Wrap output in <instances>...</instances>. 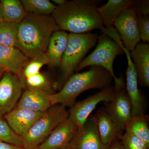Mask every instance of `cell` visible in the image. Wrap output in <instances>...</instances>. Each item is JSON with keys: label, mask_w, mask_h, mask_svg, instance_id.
Instances as JSON below:
<instances>
[{"label": "cell", "mask_w": 149, "mask_h": 149, "mask_svg": "<svg viewBox=\"0 0 149 149\" xmlns=\"http://www.w3.org/2000/svg\"><path fill=\"white\" fill-rule=\"evenodd\" d=\"M43 113L15 107L5 115L4 118L12 129L22 138Z\"/></svg>", "instance_id": "obj_13"}, {"label": "cell", "mask_w": 149, "mask_h": 149, "mask_svg": "<svg viewBox=\"0 0 149 149\" xmlns=\"http://www.w3.org/2000/svg\"><path fill=\"white\" fill-rule=\"evenodd\" d=\"M137 16L136 10L133 5L131 6L119 14L113 25L120 36L123 46L130 52L141 42Z\"/></svg>", "instance_id": "obj_8"}, {"label": "cell", "mask_w": 149, "mask_h": 149, "mask_svg": "<svg viewBox=\"0 0 149 149\" xmlns=\"http://www.w3.org/2000/svg\"><path fill=\"white\" fill-rule=\"evenodd\" d=\"M40 149V148H34V149Z\"/></svg>", "instance_id": "obj_37"}, {"label": "cell", "mask_w": 149, "mask_h": 149, "mask_svg": "<svg viewBox=\"0 0 149 149\" xmlns=\"http://www.w3.org/2000/svg\"><path fill=\"white\" fill-rule=\"evenodd\" d=\"M65 107L57 104L52 106L44 112L22 137L23 148H35L43 143L53 130L69 116V112Z\"/></svg>", "instance_id": "obj_5"}, {"label": "cell", "mask_w": 149, "mask_h": 149, "mask_svg": "<svg viewBox=\"0 0 149 149\" xmlns=\"http://www.w3.org/2000/svg\"><path fill=\"white\" fill-rule=\"evenodd\" d=\"M148 116L144 114L133 115L125 128V133L139 137L149 145Z\"/></svg>", "instance_id": "obj_21"}, {"label": "cell", "mask_w": 149, "mask_h": 149, "mask_svg": "<svg viewBox=\"0 0 149 149\" xmlns=\"http://www.w3.org/2000/svg\"><path fill=\"white\" fill-rule=\"evenodd\" d=\"M6 71V70L1 65H0V77Z\"/></svg>", "instance_id": "obj_35"}, {"label": "cell", "mask_w": 149, "mask_h": 149, "mask_svg": "<svg viewBox=\"0 0 149 149\" xmlns=\"http://www.w3.org/2000/svg\"><path fill=\"white\" fill-rule=\"evenodd\" d=\"M50 95L45 91L27 89L22 95L16 107L37 112H45L52 106Z\"/></svg>", "instance_id": "obj_16"}, {"label": "cell", "mask_w": 149, "mask_h": 149, "mask_svg": "<svg viewBox=\"0 0 149 149\" xmlns=\"http://www.w3.org/2000/svg\"><path fill=\"white\" fill-rule=\"evenodd\" d=\"M24 85L16 74L6 71L0 80V116L15 107L21 97Z\"/></svg>", "instance_id": "obj_9"}, {"label": "cell", "mask_w": 149, "mask_h": 149, "mask_svg": "<svg viewBox=\"0 0 149 149\" xmlns=\"http://www.w3.org/2000/svg\"><path fill=\"white\" fill-rule=\"evenodd\" d=\"M110 149H123L122 145L118 143L117 141H115L111 145Z\"/></svg>", "instance_id": "obj_32"}, {"label": "cell", "mask_w": 149, "mask_h": 149, "mask_svg": "<svg viewBox=\"0 0 149 149\" xmlns=\"http://www.w3.org/2000/svg\"><path fill=\"white\" fill-rule=\"evenodd\" d=\"M29 59L18 48L0 45V65L19 76Z\"/></svg>", "instance_id": "obj_15"}, {"label": "cell", "mask_w": 149, "mask_h": 149, "mask_svg": "<svg viewBox=\"0 0 149 149\" xmlns=\"http://www.w3.org/2000/svg\"><path fill=\"white\" fill-rule=\"evenodd\" d=\"M133 6L136 10L137 16L149 15L148 0H136Z\"/></svg>", "instance_id": "obj_30"}, {"label": "cell", "mask_w": 149, "mask_h": 149, "mask_svg": "<svg viewBox=\"0 0 149 149\" xmlns=\"http://www.w3.org/2000/svg\"><path fill=\"white\" fill-rule=\"evenodd\" d=\"M18 24L3 21L0 23V45L17 48Z\"/></svg>", "instance_id": "obj_24"}, {"label": "cell", "mask_w": 149, "mask_h": 149, "mask_svg": "<svg viewBox=\"0 0 149 149\" xmlns=\"http://www.w3.org/2000/svg\"><path fill=\"white\" fill-rule=\"evenodd\" d=\"M62 149H73L72 148V146H71L70 145L66 147V148H63Z\"/></svg>", "instance_id": "obj_36"}, {"label": "cell", "mask_w": 149, "mask_h": 149, "mask_svg": "<svg viewBox=\"0 0 149 149\" xmlns=\"http://www.w3.org/2000/svg\"><path fill=\"white\" fill-rule=\"evenodd\" d=\"M58 30L52 16L27 14L18 24L17 48L29 59L45 52L51 36Z\"/></svg>", "instance_id": "obj_2"}, {"label": "cell", "mask_w": 149, "mask_h": 149, "mask_svg": "<svg viewBox=\"0 0 149 149\" xmlns=\"http://www.w3.org/2000/svg\"><path fill=\"white\" fill-rule=\"evenodd\" d=\"M0 149H24L22 147L0 142Z\"/></svg>", "instance_id": "obj_31"}, {"label": "cell", "mask_w": 149, "mask_h": 149, "mask_svg": "<svg viewBox=\"0 0 149 149\" xmlns=\"http://www.w3.org/2000/svg\"><path fill=\"white\" fill-rule=\"evenodd\" d=\"M3 19L2 10L1 5V1H0V23L3 21Z\"/></svg>", "instance_id": "obj_34"}, {"label": "cell", "mask_w": 149, "mask_h": 149, "mask_svg": "<svg viewBox=\"0 0 149 149\" xmlns=\"http://www.w3.org/2000/svg\"><path fill=\"white\" fill-rule=\"evenodd\" d=\"M130 56L137 72L139 83L143 87L149 86V45L140 42L133 50Z\"/></svg>", "instance_id": "obj_17"}, {"label": "cell", "mask_w": 149, "mask_h": 149, "mask_svg": "<svg viewBox=\"0 0 149 149\" xmlns=\"http://www.w3.org/2000/svg\"><path fill=\"white\" fill-rule=\"evenodd\" d=\"M4 21L19 24L27 15V13L20 1H1Z\"/></svg>", "instance_id": "obj_22"}, {"label": "cell", "mask_w": 149, "mask_h": 149, "mask_svg": "<svg viewBox=\"0 0 149 149\" xmlns=\"http://www.w3.org/2000/svg\"><path fill=\"white\" fill-rule=\"evenodd\" d=\"M137 22L141 40L149 42V15L137 16Z\"/></svg>", "instance_id": "obj_29"}, {"label": "cell", "mask_w": 149, "mask_h": 149, "mask_svg": "<svg viewBox=\"0 0 149 149\" xmlns=\"http://www.w3.org/2000/svg\"><path fill=\"white\" fill-rule=\"evenodd\" d=\"M0 142L22 148L21 137L12 129L2 116H0Z\"/></svg>", "instance_id": "obj_27"}, {"label": "cell", "mask_w": 149, "mask_h": 149, "mask_svg": "<svg viewBox=\"0 0 149 149\" xmlns=\"http://www.w3.org/2000/svg\"><path fill=\"white\" fill-rule=\"evenodd\" d=\"M123 49L128 61L125 87L132 102L133 115L144 114L143 100L138 88V76L136 68L131 59L130 51L124 46Z\"/></svg>", "instance_id": "obj_14"}, {"label": "cell", "mask_w": 149, "mask_h": 149, "mask_svg": "<svg viewBox=\"0 0 149 149\" xmlns=\"http://www.w3.org/2000/svg\"><path fill=\"white\" fill-rule=\"evenodd\" d=\"M24 87L27 89L45 91L52 94L53 87L52 82L45 74L39 72L24 80Z\"/></svg>", "instance_id": "obj_26"}, {"label": "cell", "mask_w": 149, "mask_h": 149, "mask_svg": "<svg viewBox=\"0 0 149 149\" xmlns=\"http://www.w3.org/2000/svg\"><path fill=\"white\" fill-rule=\"evenodd\" d=\"M136 0H109L97 8L105 27H113L116 19L123 10L133 6Z\"/></svg>", "instance_id": "obj_20"}, {"label": "cell", "mask_w": 149, "mask_h": 149, "mask_svg": "<svg viewBox=\"0 0 149 149\" xmlns=\"http://www.w3.org/2000/svg\"><path fill=\"white\" fill-rule=\"evenodd\" d=\"M56 5H57V6H60L62 5L65 3V2L66 1L65 0H54L52 1Z\"/></svg>", "instance_id": "obj_33"}, {"label": "cell", "mask_w": 149, "mask_h": 149, "mask_svg": "<svg viewBox=\"0 0 149 149\" xmlns=\"http://www.w3.org/2000/svg\"><path fill=\"white\" fill-rule=\"evenodd\" d=\"M78 127L68 117L51 133L47 139L38 147L40 149H62L71 144Z\"/></svg>", "instance_id": "obj_12"}, {"label": "cell", "mask_w": 149, "mask_h": 149, "mask_svg": "<svg viewBox=\"0 0 149 149\" xmlns=\"http://www.w3.org/2000/svg\"><path fill=\"white\" fill-rule=\"evenodd\" d=\"M123 149H149V145L139 137L125 133L120 137Z\"/></svg>", "instance_id": "obj_28"}, {"label": "cell", "mask_w": 149, "mask_h": 149, "mask_svg": "<svg viewBox=\"0 0 149 149\" xmlns=\"http://www.w3.org/2000/svg\"><path fill=\"white\" fill-rule=\"evenodd\" d=\"M95 117L99 135L103 143L111 146L114 141L120 139L122 133L118 130L105 109H100L97 112Z\"/></svg>", "instance_id": "obj_19"}, {"label": "cell", "mask_w": 149, "mask_h": 149, "mask_svg": "<svg viewBox=\"0 0 149 149\" xmlns=\"http://www.w3.org/2000/svg\"><path fill=\"white\" fill-rule=\"evenodd\" d=\"M70 146L73 149H110L102 143L95 116H89L84 125L78 128Z\"/></svg>", "instance_id": "obj_11"}, {"label": "cell", "mask_w": 149, "mask_h": 149, "mask_svg": "<svg viewBox=\"0 0 149 149\" xmlns=\"http://www.w3.org/2000/svg\"><path fill=\"white\" fill-rule=\"evenodd\" d=\"M114 84L112 97L105 102V109L122 133L133 115V107L122 75L114 81Z\"/></svg>", "instance_id": "obj_7"}, {"label": "cell", "mask_w": 149, "mask_h": 149, "mask_svg": "<svg viewBox=\"0 0 149 149\" xmlns=\"http://www.w3.org/2000/svg\"><path fill=\"white\" fill-rule=\"evenodd\" d=\"M27 14L38 15H49L52 14L57 6L48 0H21Z\"/></svg>", "instance_id": "obj_23"}, {"label": "cell", "mask_w": 149, "mask_h": 149, "mask_svg": "<svg viewBox=\"0 0 149 149\" xmlns=\"http://www.w3.org/2000/svg\"><path fill=\"white\" fill-rule=\"evenodd\" d=\"M113 92V88L110 85L83 100L74 103L68 111V117L75 123L78 128L82 127L99 103L110 100Z\"/></svg>", "instance_id": "obj_10"}, {"label": "cell", "mask_w": 149, "mask_h": 149, "mask_svg": "<svg viewBox=\"0 0 149 149\" xmlns=\"http://www.w3.org/2000/svg\"><path fill=\"white\" fill-rule=\"evenodd\" d=\"M113 79L110 72L101 67L91 66L87 71L74 73L60 91L50 95L51 104L72 107L81 93L90 89L102 90L111 85Z\"/></svg>", "instance_id": "obj_3"}, {"label": "cell", "mask_w": 149, "mask_h": 149, "mask_svg": "<svg viewBox=\"0 0 149 149\" xmlns=\"http://www.w3.org/2000/svg\"><path fill=\"white\" fill-rule=\"evenodd\" d=\"M97 42L95 49L83 59L77 66L76 71H80L88 66L101 67L110 72L115 81L118 77L113 71V62L116 56L124 53L123 49L124 46L119 45L114 40L103 33L98 36Z\"/></svg>", "instance_id": "obj_6"}, {"label": "cell", "mask_w": 149, "mask_h": 149, "mask_svg": "<svg viewBox=\"0 0 149 149\" xmlns=\"http://www.w3.org/2000/svg\"><path fill=\"white\" fill-rule=\"evenodd\" d=\"M68 34L62 30H57L51 36L45 52L50 67H60L62 58L68 42Z\"/></svg>", "instance_id": "obj_18"}, {"label": "cell", "mask_w": 149, "mask_h": 149, "mask_svg": "<svg viewBox=\"0 0 149 149\" xmlns=\"http://www.w3.org/2000/svg\"><path fill=\"white\" fill-rule=\"evenodd\" d=\"M49 60L45 52L36 55L29 59L19 77L24 82L25 79L40 72L43 65H48Z\"/></svg>", "instance_id": "obj_25"}, {"label": "cell", "mask_w": 149, "mask_h": 149, "mask_svg": "<svg viewBox=\"0 0 149 149\" xmlns=\"http://www.w3.org/2000/svg\"><path fill=\"white\" fill-rule=\"evenodd\" d=\"M99 1L73 0L57 6L52 16L59 30L70 33L83 34L103 28L98 12Z\"/></svg>", "instance_id": "obj_1"}, {"label": "cell", "mask_w": 149, "mask_h": 149, "mask_svg": "<svg viewBox=\"0 0 149 149\" xmlns=\"http://www.w3.org/2000/svg\"><path fill=\"white\" fill-rule=\"evenodd\" d=\"M98 38L97 34L91 32L68 34L67 47L59 67L61 75L57 85L58 87L61 88L68 79L74 74L86 54L96 45Z\"/></svg>", "instance_id": "obj_4"}]
</instances>
